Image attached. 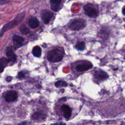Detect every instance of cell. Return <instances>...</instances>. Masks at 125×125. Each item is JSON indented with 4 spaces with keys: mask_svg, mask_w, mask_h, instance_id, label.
Instances as JSON below:
<instances>
[{
    "mask_svg": "<svg viewBox=\"0 0 125 125\" xmlns=\"http://www.w3.org/2000/svg\"><path fill=\"white\" fill-rule=\"evenodd\" d=\"M25 77V74L23 72H20L18 73V77L19 78H22Z\"/></svg>",
    "mask_w": 125,
    "mask_h": 125,
    "instance_id": "cell-21",
    "label": "cell"
},
{
    "mask_svg": "<svg viewBox=\"0 0 125 125\" xmlns=\"http://www.w3.org/2000/svg\"><path fill=\"white\" fill-rule=\"evenodd\" d=\"M53 15V13L49 10L44 9L41 11L42 19L45 24H48L49 23Z\"/></svg>",
    "mask_w": 125,
    "mask_h": 125,
    "instance_id": "cell-8",
    "label": "cell"
},
{
    "mask_svg": "<svg viewBox=\"0 0 125 125\" xmlns=\"http://www.w3.org/2000/svg\"><path fill=\"white\" fill-rule=\"evenodd\" d=\"M85 26V23L81 20H75L69 25V28L73 30H79L83 29Z\"/></svg>",
    "mask_w": 125,
    "mask_h": 125,
    "instance_id": "cell-7",
    "label": "cell"
},
{
    "mask_svg": "<svg viewBox=\"0 0 125 125\" xmlns=\"http://www.w3.org/2000/svg\"><path fill=\"white\" fill-rule=\"evenodd\" d=\"M65 54L63 48L58 47L49 50L47 54V59L50 62L58 63L61 62Z\"/></svg>",
    "mask_w": 125,
    "mask_h": 125,
    "instance_id": "cell-1",
    "label": "cell"
},
{
    "mask_svg": "<svg viewBox=\"0 0 125 125\" xmlns=\"http://www.w3.org/2000/svg\"><path fill=\"white\" fill-rule=\"evenodd\" d=\"M123 14H124V15H125V8H124V9H123Z\"/></svg>",
    "mask_w": 125,
    "mask_h": 125,
    "instance_id": "cell-23",
    "label": "cell"
},
{
    "mask_svg": "<svg viewBox=\"0 0 125 125\" xmlns=\"http://www.w3.org/2000/svg\"><path fill=\"white\" fill-rule=\"evenodd\" d=\"M21 32L24 34H27L29 32V29L28 27H27L25 25H23L20 27Z\"/></svg>",
    "mask_w": 125,
    "mask_h": 125,
    "instance_id": "cell-18",
    "label": "cell"
},
{
    "mask_svg": "<svg viewBox=\"0 0 125 125\" xmlns=\"http://www.w3.org/2000/svg\"><path fill=\"white\" fill-rule=\"evenodd\" d=\"M75 47L79 51H83L86 47L85 43L83 42H78L76 44Z\"/></svg>",
    "mask_w": 125,
    "mask_h": 125,
    "instance_id": "cell-17",
    "label": "cell"
},
{
    "mask_svg": "<svg viewBox=\"0 0 125 125\" xmlns=\"http://www.w3.org/2000/svg\"><path fill=\"white\" fill-rule=\"evenodd\" d=\"M8 62V59L5 58H2L0 59V72L3 71L4 69L7 66Z\"/></svg>",
    "mask_w": 125,
    "mask_h": 125,
    "instance_id": "cell-16",
    "label": "cell"
},
{
    "mask_svg": "<svg viewBox=\"0 0 125 125\" xmlns=\"http://www.w3.org/2000/svg\"><path fill=\"white\" fill-rule=\"evenodd\" d=\"M28 25L32 28H36L39 25V21L37 18L32 17L29 20Z\"/></svg>",
    "mask_w": 125,
    "mask_h": 125,
    "instance_id": "cell-14",
    "label": "cell"
},
{
    "mask_svg": "<svg viewBox=\"0 0 125 125\" xmlns=\"http://www.w3.org/2000/svg\"><path fill=\"white\" fill-rule=\"evenodd\" d=\"M62 0H50V7L52 10L57 12L61 8Z\"/></svg>",
    "mask_w": 125,
    "mask_h": 125,
    "instance_id": "cell-9",
    "label": "cell"
},
{
    "mask_svg": "<svg viewBox=\"0 0 125 125\" xmlns=\"http://www.w3.org/2000/svg\"><path fill=\"white\" fill-rule=\"evenodd\" d=\"M63 103H62L59 108V112L60 114L63 118L66 120H69L72 118L73 114L72 108L70 106L68 103H66V99L63 98Z\"/></svg>",
    "mask_w": 125,
    "mask_h": 125,
    "instance_id": "cell-2",
    "label": "cell"
},
{
    "mask_svg": "<svg viewBox=\"0 0 125 125\" xmlns=\"http://www.w3.org/2000/svg\"><path fill=\"white\" fill-rule=\"evenodd\" d=\"M73 69L78 73H82L91 69L93 65L89 61L86 60L78 61L72 65Z\"/></svg>",
    "mask_w": 125,
    "mask_h": 125,
    "instance_id": "cell-3",
    "label": "cell"
},
{
    "mask_svg": "<svg viewBox=\"0 0 125 125\" xmlns=\"http://www.w3.org/2000/svg\"><path fill=\"white\" fill-rule=\"evenodd\" d=\"M33 55L36 57H40L42 54V49L39 46H35L32 50Z\"/></svg>",
    "mask_w": 125,
    "mask_h": 125,
    "instance_id": "cell-15",
    "label": "cell"
},
{
    "mask_svg": "<svg viewBox=\"0 0 125 125\" xmlns=\"http://www.w3.org/2000/svg\"><path fill=\"white\" fill-rule=\"evenodd\" d=\"M46 118V116L45 113L41 112H38L34 113L32 116V118L36 121H42L44 120Z\"/></svg>",
    "mask_w": 125,
    "mask_h": 125,
    "instance_id": "cell-13",
    "label": "cell"
},
{
    "mask_svg": "<svg viewBox=\"0 0 125 125\" xmlns=\"http://www.w3.org/2000/svg\"><path fill=\"white\" fill-rule=\"evenodd\" d=\"M18 95L17 93L14 91H10L7 92L5 96V99L7 102H11L17 99Z\"/></svg>",
    "mask_w": 125,
    "mask_h": 125,
    "instance_id": "cell-11",
    "label": "cell"
},
{
    "mask_svg": "<svg viewBox=\"0 0 125 125\" xmlns=\"http://www.w3.org/2000/svg\"><path fill=\"white\" fill-rule=\"evenodd\" d=\"M9 3L8 0H0V6L4 5Z\"/></svg>",
    "mask_w": 125,
    "mask_h": 125,
    "instance_id": "cell-20",
    "label": "cell"
},
{
    "mask_svg": "<svg viewBox=\"0 0 125 125\" xmlns=\"http://www.w3.org/2000/svg\"><path fill=\"white\" fill-rule=\"evenodd\" d=\"M24 38L20 36L15 35L13 37V41L15 48L16 49L21 46L24 42Z\"/></svg>",
    "mask_w": 125,
    "mask_h": 125,
    "instance_id": "cell-10",
    "label": "cell"
},
{
    "mask_svg": "<svg viewBox=\"0 0 125 125\" xmlns=\"http://www.w3.org/2000/svg\"><path fill=\"white\" fill-rule=\"evenodd\" d=\"M12 80V77H7V81H8V82H10Z\"/></svg>",
    "mask_w": 125,
    "mask_h": 125,
    "instance_id": "cell-22",
    "label": "cell"
},
{
    "mask_svg": "<svg viewBox=\"0 0 125 125\" xmlns=\"http://www.w3.org/2000/svg\"><path fill=\"white\" fill-rule=\"evenodd\" d=\"M93 75L96 83H100L108 79L109 77L108 74L101 69L94 70L93 72Z\"/></svg>",
    "mask_w": 125,
    "mask_h": 125,
    "instance_id": "cell-5",
    "label": "cell"
},
{
    "mask_svg": "<svg viewBox=\"0 0 125 125\" xmlns=\"http://www.w3.org/2000/svg\"><path fill=\"white\" fill-rule=\"evenodd\" d=\"M67 86V84L66 82L62 81H58L55 83V86L57 87H59L61 86Z\"/></svg>",
    "mask_w": 125,
    "mask_h": 125,
    "instance_id": "cell-19",
    "label": "cell"
},
{
    "mask_svg": "<svg viewBox=\"0 0 125 125\" xmlns=\"http://www.w3.org/2000/svg\"><path fill=\"white\" fill-rule=\"evenodd\" d=\"M85 13L90 17L96 18L98 16L99 11L92 5H86L84 7Z\"/></svg>",
    "mask_w": 125,
    "mask_h": 125,
    "instance_id": "cell-6",
    "label": "cell"
},
{
    "mask_svg": "<svg viewBox=\"0 0 125 125\" xmlns=\"http://www.w3.org/2000/svg\"><path fill=\"white\" fill-rule=\"evenodd\" d=\"M25 15L26 14L25 12L20 13L15 18V19L13 20L5 25L2 28L1 32H0V36H2L6 31L14 27L17 25H18L20 23L23 21V20L25 18Z\"/></svg>",
    "mask_w": 125,
    "mask_h": 125,
    "instance_id": "cell-4",
    "label": "cell"
},
{
    "mask_svg": "<svg viewBox=\"0 0 125 125\" xmlns=\"http://www.w3.org/2000/svg\"><path fill=\"white\" fill-rule=\"evenodd\" d=\"M7 56L8 57V60L9 62H15L16 60V55L15 54L11 47H9L7 49Z\"/></svg>",
    "mask_w": 125,
    "mask_h": 125,
    "instance_id": "cell-12",
    "label": "cell"
}]
</instances>
